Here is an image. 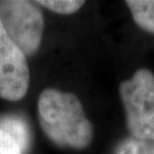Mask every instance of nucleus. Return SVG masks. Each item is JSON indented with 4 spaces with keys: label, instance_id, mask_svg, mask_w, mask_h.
<instances>
[{
    "label": "nucleus",
    "instance_id": "f257e3e1",
    "mask_svg": "<svg viewBox=\"0 0 154 154\" xmlns=\"http://www.w3.org/2000/svg\"><path fill=\"white\" fill-rule=\"evenodd\" d=\"M38 113L44 131L55 144L77 149L90 145L93 126L75 95L45 89L39 96Z\"/></svg>",
    "mask_w": 154,
    "mask_h": 154
},
{
    "label": "nucleus",
    "instance_id": "f03ea898",
    "mask_svg": "<svg viewBox=\"0 0 154 154\" xmlns=\"http://www.w3.org/2000/svg\"><path fill=\"white\" fill-rule=\"evenodd\" d=\"M120 96L131 135L138 140L154 142V74L138 70L120 85Z\"/></svg>",
    "mask_w": 154,
    "mask_h": 154
},
{
    "label": "nucleus",
    "instance_id": "7ed1b4c3",
    "mask_svg": "<svg viewBox=\"0 0 154 154\" xmlns=\"http://www.w3.org/2000/svg\"><path fill=\"white\" fill-rule=\"evenodd\" d=\"M0 23L25 56L38 50L42 39L44 17L29 1H0Z\"/></svg>",
    "mask_w": 154,
    "mask_h": 154
},
{
    "label": "nucleus",
    "instance_id": "20e7f679",
    "mask_svg": "<svg viewBox=\"0 0 154 154\" xmlns=\"http://www.w3.org/2000/svg\"><path fill=\"white\" fill-rule=\"evenodd\" d=\"M30 72L23 51L0 23V97L20 100L28 91Z\"/></svg>",
    "mask_w": 154,
    "mask_h": 154
},
{
    "label": "nucleus",
    "instance_id": "39448f33",
    "mask_svg": "<svg viewBox=\"0 0 154 154\" xmlns=\"http://www.w3.org/2000/svg\"><path fill=\"white\" fill-rule=\"evenodd\" d=\"M0 130L11 136L21 147L26 151L30 145V130L26 122L21 116H5L0 118Z\"/></svg>",
    "mask_w": 154,
    "mask_h": 154
},
{
    "label": "nucleus",
    "instance_id": "423d86ee",
    "mask_svg": "<svg viewBox=\"0 0 154 154\" xmlns=\"http://www.w3.org/2000/svg\"><path fill=\"white\" fill-rule=\"evenodd\" d=\"M126 4L135 22L145 31L154 33V0H128Z\"/></svg>",
    "mask_w": 154,
    "mask_h": 154
},
{
    "label": "nucleus",
    "instance_id": "0eeeda50",
    "mask_svg": "<svg viewBox=\"0 0 154 154\" xmlns=\"http://www.w3.org/2000/svg\"><path fill=\"white\" fill-rule=\"evenodd\" d=\"M38 4L48 8L49 11L58 13V14H73L85 5V1H78V0H41V1H38Z\"/></svg>",
    "mask_w": 154,
    "mask_h": 154
},
{
    "label": "nucleus",
    "instance_id": "6e6552de",
    "mask_svg": "<svg viewBox=\"0 0 154 154\" xmlns=\"http://www.w3.org/2000/svg\"><path fill=\"white\" fill-rule=\"evenodd\" d=\"M0 154H23L18 144L7 134L0 130Z\"/></svg>",
    "mask_w": 154,
    "mask_h": 154
},
{
    "label": "nucleus",
    "instance_id": "1a4fd4ad",
    "mask_svg": "<svg viewBox=\"0 0 154 154\" xmlns=\"http://www.w3.org/2000/svg\"><path fill=\"white\" fill-rule=\"evenodd\" d=\"M116 154H151L145 142L139 140H131L126 143L121 149L118 151Z\"/></svg>",
    "mask_w": 154,
    "mask_h": 154
},
{
    "label": "nucleus",
    "instance_id": "9d476101",
    "mask_svg": "<svg viewBox=\"0 0 154 154\" xmlns=\"http://www.w3.org/2000/svg\"><path fill=\"white\" fill-rule=\"evenodd\" d=\"M147 147L149 149V153L154 154V142H152V144H147Z\"/></svg>",
    "mask_w": 154,
    "mask_h": 154
}]
</instances>
